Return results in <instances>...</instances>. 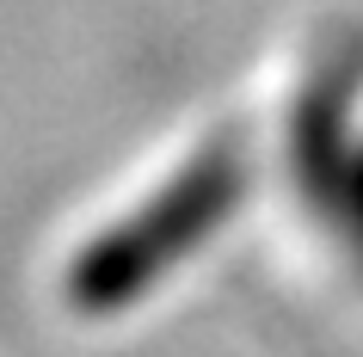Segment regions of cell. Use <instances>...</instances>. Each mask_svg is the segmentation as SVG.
<instances>
[{
  "instance_id": "obj_1",
  "label": "cell",
  "mask_w": 363,
  "mask_h": 357,
  "mask_svg": "<svg viewBox=\"0 0 363 357\" xmlns=\"http://www.w3.org/2000/svg\"><path fill=\"white\" fill-rule=\"evenodd\" d=\"M247 197V154L240 142H210L191 167H179L167 185L154 191V204L93 241L68 271V302L80 314H111L123 302L148 296L167 278L172 259H185L216 234V222Z\"/></svg>"
},
{
  "instance_id": "obj_2",
  "label": "cell",
  "mask_w": 363,
  "mask_h": 357,
  "mask_svg": "<svg viewBox=\"0 0 363 357\" xmlns=\"http://www.w3.org/2000/svg\"><path fill=\"white\" fill-rule=\"evenodd\" d=\"M320 216L345 234V246H351V259L363 265V148H351V160H345V172L333 179V191H326Z\"/></svg>"
}]
</instances>
